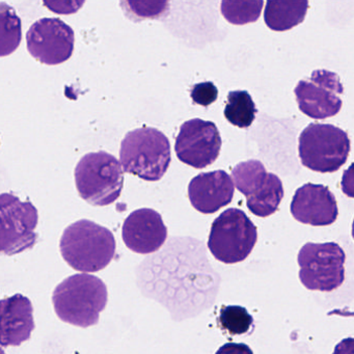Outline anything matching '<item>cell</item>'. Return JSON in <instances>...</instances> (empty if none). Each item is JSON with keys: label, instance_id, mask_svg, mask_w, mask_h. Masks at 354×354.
<instances>
[{"label": "cell", "instance_id": "1", "mask_svg": "<svg viewBox=\"0 0 354 354\" xmlns=\"http://www.w3.org/2000/svg\"><path fill=\"white\" fill-rule=\"evenodd\" d=\"M109 300L106 285L95 275L74 274L57 286L53 294L57 317L75 326H93L99 322Z\"/></svg>", "mask_w": 354, "mask_h": 354}, {"label": "cell", "instance_id": "4", "mask_svg": "<svg viewBox=\"0 0 354 354\" xmlns=\"http://www.w3.org/2000/svg\"><path fill=\"white\" fill-rule=\"evenodd\" d=\"M78 194L93 206H107L121 196L124 171L118 159L109 153H88L74 171Z\"/></svg>", "mask_w": 354, "mask_h": 354}, {"label": "cell", "instance_id": "13", "mask_svg": "<svg viewBox=\"0 0 354 354\" xmlns=\"http://www.w3.org/2000/svg\"><path fill=\"white\" fill-rule=\"evenodd\" d=\"M290 210L296 221L313 227L333 225L339 215L333 192L326 186L313 183L304 184L296 190Z\"/></svg>", "mask_w": 354, "mask_h": 354}, {"label": "cell", "instance_id": "9", "mask_svg": "<svg viewBox=\"0 0 354 354\" xmlns=\"http://www.w3.org/2000/svg\"><path fill=\"white\" fill-rule=\"evenodd\" d=\"M232 176L237 189L248 196V208L256 216L268 217L279 209L283 198V183L274 174L267 173L261 161L239 163Z\"/></svg>", "mask_w": 354, "mask_h": 354}, {"label": "cell", "instance_id": "19", "mask_svg": "<svg viewBox=\"0 0 354 354\" xmlns=\"http://www.w3.org/2000/svg\"><path fill=\"white\" fill-rule=\"evenodd\" d=\"M256 104L246 91H233L227 95L225 117L232 125L248 128L256 118Z\"/></svg>", "mask_w": 354, "mask_h": 354}, {"label": "cell", "instance_id": "7", "mask_svg": "<svg viewBox=\"0 0 354 354\" xmlns=\"http://www.w3.org/2000/svg\"><path fill=\"white\" fill-rule=\"evenodd\" d=\"M345 252L335 242H308L298 254L300 281L313 291H333L345 279Z\"/></svg>", "mask_w": 354, "mask_h": 354}, {"label": "cell", "instance_id": "20", "mask_svg": "<svg viewBox=\"0 0 354 354\" xmlns=\"http://www.w3.org/2000/svg\"><path fill=\"white\" fill-rule=\"evenodd\" d=\"M263 3V0H221V11L230 24L244 26L258 21Z\"/></svg>", "mask_w": 354, "mask_h": 354}, {"label": "cell", "instance_id": "3", "mask_svg": "<svg viewBox=\"0 0 354 354\" xmlns=\"http://www.w3.org/2000/svg\"><path fill=\"white\" fill-rule=\"evenodd\" d=\"M120 159L126 173L146 181H158L171 165L169 138L151 127L128 132L122 140Z\"/></svg>", "mask_w": 354, "mask_h": 354}, {"label": "cell", "instance_id": "11", "mask_svg": "<svg viewBox=\"0 0 354 354\" xmlns=\"http://www.w3.org/2000/svg\"><path fill=\"white\" fill-rule=\"evenodd\" d=\"M30 55L45 65L55 66L71 59L75 44L73 30L57 18L35 22L26 34Z\"/></svg>", "mask_w": 354, "mask_h": 354}, {"label": "cell", "instance_id": "14", "mask_svg": "<svg viewBox=\"0 0 354 354\" xmlns=\"http://www.w3.org/2000/svg\"><path fill=\"white\" fill-rule=\"evenodd\" d=\"M122 237L132 252L151 254L157 252L167 241V229L157 211L138 209L124 221Z\"/></svg>", "mask_w": 354, "mask_h": 354}, {"label": "cell", "instance_id": "21", "mask_svg": "<svg viewBox=\"0 0 354 354\" xmlns=\"http://www.w3.org/2000/svg\"><path fill=\"white\" fill-rule=\"evenodd\" d=\"M124 14L134 22L159 19L169 11V0H120Z\"/></svg>", "mask_w": 354, "mask_h": 354}, {"label": "cell", "instance_id": "16", "mask_svg": "<svg viewBox=\"0 0 354 354\" xmlns=\"http://www.w3.org/2000/svg\"><path fill=\"white\" fill-rule=\"evenodd\" d=\"M34 308L21 294L0 300V345L20 346L30 339L35 329Z\"/></svg>", "mask_w": 354, "mask_h": 354}, {"label": "cell", "instance_id": "6", "mask_svg": "<svg viewBox=\"0 0 354 354\" xmlns=\"http://www.w3.org/2000/svg\"><path fill=\"white\" fill-rule=\"evenodd\" d=\"M258 240L256 225L240 209L223 211L211 225L208 248L216 260L235 264L245 260Z\"/></svg>", "mask_w": 354, "mask_h": 354}, {"label": "cell", "instance_id": "18", "mask_svg": "<svg viewBox=\"0 0 354 354\" xmlns=\"http://www.w3.org/2000/svg\"><path fill=\"white\" fill-rule=\"evenodd\" d=\"M22 40V24L14 8L0 3V57L17 50Z\"/></svg>", "mask_w": 354, "mask_h": 354}, {"label": "cell", "instance_id": "24", "mask_svg": "<svg viewBox=\"0 0 354 354\" xmlns=\"http://www.w3.org/2000/svg\"><path fill=\"white\" fill-rule=\"evenodd\" d=\"M86 0H43L45 7L57 15H72L77 13Z\"/></svg>", "mask_w": 354, "mask_h": 354}, {"label": "cell", "instance_id": "22", "mask_svg": "<svg viewBox=\"0 0 354 354\" xmlns=\"http://www.w3.org/2000/svg\"><path fill=\"white\" fill-rule=\"evenodd\" d=\"M218 322L230 335H244L254 324V319L246 308L239 306H223L219 312Z\"/></svg>", "mask_w": 354, "mask_h": 354}, {"label": "cell", "instance_id": "12", "mask_svg": "<svg viewBox=\"0 0 354 354\" xmlns=\"http://www.w3.org/2000/svg\"><path fill=\"white\" fill-rule=\"evenodd\" d=\"M221 144V134L213 122L194 119L180 128L175 151L180 161L202 169L218 158Z\"/></svg>", "mask_w": 354, "mask_h": 354}, {"label": "cell", "instance_id": "2", "mask_svg": "<svg viewBox=\"0 0 354 354\" xmlns=\"http://www.w3.org/2000/svg\"><path fill=\"white\" fill-rule=\"evenodd\" d=\"M64 260L82 272H97L115 258L117 243L111 230L88 219L66 227L59 242Z\"/></svg>", "mask_w": 354, "mask_h": 354}, {"label": "cell", "instance_id": "10", "mask_svg": "<svg viewBox=\"0 0 354 354\" xmlns=\"http://www.w3.org/2000/svg\"><path fill=\"white\" fill-rule=\"evenodd\" d=\"M296 99L300 111L315 120L337 115L342 109L344 88L339 76L327 70H316L310 80H300L296 86Z\"/></svg>", "mask_w": 354, "mask_h": 354}, {"label": "cell", "instance_id": "23", "mask_svg": "<svg viewBox=\"0 0 354 354\" xmlns=\"http://www.w3.org/2000/svg\"><path fill=\"white\" fill-rule=\"evenodd\" d=\"M190 96L196 104L207 107L217 100L218 90L213 82H201L192 88Z\"/></svg>", "mask_w": 354, "mask_h": 354}, {"label": "cell", "instance_id": "8", "mask_svg": "<svg viewBox=\"0 0 354 354\" xmlns=\"http://www.w3.org/2000/svg\"><path fill=\"white\" fill-rule=\"evenodd\" d=\"M39 214L30 202L12 194H0V254L13 256L36 244Z\"/></svg>", "mask_w": 354, "mask_h": 354}, {"label": "cell", "instance_id": "15", "mask_svg": "<svg viewBox=\"0 0 354 354\" xmlns=\"http://www.w3.org/2000/svg\"><path fill=\"white\" fill-rule=\"evenodd\" d=\"M234 183L225 171L203 173L194 177L188 185V196L198 212L211 214L233 201Z\"/></svg>", "mask_w": 354, "mask_h": 354}, {"label": "cell", "instance_id": "17", "mask_svg": "<svg viewBox=\"0 0 354 354\" xmlns=\"http://www.w3.org/2000/svg\"><path fill=\"white\" fill-rule=\"evenodd\" d=\"M264 19L274 32H287L306 19L308 0H266Z\"/></svg>", "mask_w": 354, "mask_h": 354}, {"label": "cell", "instance_id": "5", "mask_svg": "<svg viewBox=\"0 0 354 354\" xmlns=\"http://www.w3.org/2000/svg\"><path fill=\"white\" fill-rule=\"evenodd\" d=\"M302 165L319 173H335L350 153V140L341 128L329 124H310L299 136Z\"/></svg>", "mask_w": 354, "mask_h": 354}]
</instances>
